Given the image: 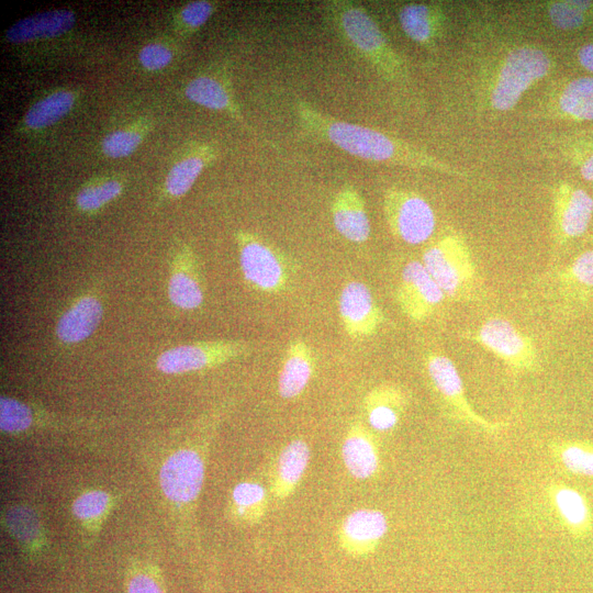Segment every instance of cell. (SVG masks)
<instances>
[{
	"label": "cell",
	"mask_w": 593,
	"mask_h": 593,
	"mask_svg": "<svg viewBox=\"0 0 593 593\" xmlns=\"http://www.w3.org/2000/svg\"><path fill=\"white\" fill-rule=\"evenodd\" d=\"M593 2L582 0L552 1L547 12L550 22L562 31H572L583 26L591 12Z\"/></svg>",
	"instance_id": "f546056e"
},
{
	"label": "cell",
	"mask_w": 593,
	"mask_h": 593,
	"mask_svg": "<svg viewBox=\"0 0 593 593\" xmlns=\"http://www.w3.org/2000/svg\"><path fill=\"white\" fill-rule=\"evenodd\" d=\"M240 270L244 279L256 290L278 294L291 282V266L286 256L260 237L237 233Z\"/></svg>",
	"instance_id": "5b68a950"
},
{
	"label": "cell",
	"mask_w": 593,
	"mask_h": 593,
	"mask_svg": "<svg viewBox=\"0 0 593 593\" xmlns=\"http://www.w3.org/2000/svg\"><path fill=\"white\" fill-rule=\"evenodd\" d=\"M558 105L568 118L593 121V76L571 80L562 89Z\"/></svg>",
	"instance_id": "484cf974"
},
{
	"label": "cell",
	"mask_w": 593,
	"mask_h": 593,
	"mask_svg": "<svg viewBox=\"0 0 593 593\" xmlns=\"http://www.w3.org/2000/svg\"><path fill=\"white\" fill-rule=\"evenodd\" d=\"M128 593H163L157 583L147 575L134 577L128 585Z\"/></svg>",
	"instance_id": "ab89813d"
},
{
	"label": "cell",
	"mask_w": 593,
	"mask_h": 593,
	"mask_svg": "<svg viewBox=\"0 0 593 593\" xmlns=\"http://www.w3.org/2000/svg\"><path fill=\"white\" fill-rule=\"evenodd\" d=\"M593 215V199L582 188L562 182L552 198V234L557 243L566 244L582 236Z\"/></svg>",
	"instance_id": "8fae6325"
},
{
	"label": "cell",
	"mask_w": 593,
	"mask_h": 593,
	"mask_svg": "<svg viewBox=\"0 0 593 593\" xmlns=\"http://www.w3.org/2000/svg\"><path fill=\"white\" fill-rule=\"evenodd\" d=\"M310 459V450L305 441L292 440L280 454L278 460L275 494L280 497L289 496L301 480Z\"/></svg>",
	"instance_id": "d4e9b609"
},
{
	"label": "cell",
	"mask_w": 593,
	"mask_h": 593,
	"mask_svg": "<svg viewBox=\"0 0 593 593\" xmlns=\"http://www.w3.org/2000/svg\"><path fill=\"white\" fill-rule=\"evenodd\" d=\"M425 367L434 388L457 419L488 433L502 428L501 423L488 421L471 406L460 373L448 356L429 351L425 357Z\"/></svg>",
	"instance_id": "9c48e42d"
},
{
	"label": "cell",
	"mask_w": 593,
	"mask_h": 593,
	"mask_svg": "<svg viewBox=\"0 0 593 593\" xmlns=\"http://www.w3.org/2000/svg\"><path fill=\"white\" fill-rule=\"evenodd\" d=\"M314 356L305 340L292 339L286 350L278 378V391L283 399L300 395L314 372Z\"/></svg>",
	"instance_id": "ac0fdd59"
},
{
	"label": "cell",
	"mask_w": 593,
	"mask_h": 593,
	"mask_svg": "<svg viewBox=\"0 0 593 593\" xmlns=\"http://www.w3.org/2000/svg\"><path fill=\"white\" fill-rule=\"evenodd\" d=\"M265 497L264 488L253 482L239 483L233 491V500L240 511H253L257 516L264 511Z\"/></svg>",
	"instance_id": "e575fe53"
},
{
	"label": "cell",
	"mask_w": 593,
	"mask_h": 593,
	"mask_svg": "<svg viewBox=\"0 0 593 593\" xmlns=\"http://www.w3.org/2000/svg\"><path fill=\"white\" fill-rule=\"evenodd\" d=\"M421 261L446 299L468 302L479 295L481 287L477 266L461 235L441 236L424 250Z\"/></svg>",
	"instance_id": "3957f363"
},
{
	"label": "cell",
	"mask_w": 593,
	"mask_h": 593,
	"mask_svg": "<svg viewBox=\"0 0 593 593\" xmlns=\"http://www.w3.org/2000/svg\"><path fill=\"white\" fill-rule=\"evenodd\" d=\"M446 299L422 261L411 260L402 268L395 290L401 312L412 322L430 317Z\"/></svg>",
	"instance_id": "30bf717a"
},
{
	"label": "cell",
	"mask_w": 593,
	"mask_h": 593,
	"mask_svg": "<svg viewBox=\"0 0 593 593\" xmlns=\"http://www.w3.org/2000/svg\"><path fill=\"white\" fill-rule=\"evenodd\" d=\"M404 34L422 45L434 41L443 27V12L436 4L411 2L400 8L398 13Z\"/></svg>",
	"instance_id": "44dd1931"
},
{
	"label": "cell",
	"mask_w": 593,
	"mask_h": 593,
	"mask_svg": "<svg viewBox=\"0 0 593 593\" xmlns=\"http://www.w3.org/2000/svg\"><path fill=\"white\" fill-rule=\"evenodd\" d=\"M171 303L182 310H195L203 303L204 292L194 254L184 247L176 257L168 280Z\"/></svg>",
	"instance_id": "2e32d148"
},
{
	"label": "cell",
	"mask_w": 593,
	"mask_h": 593,
	"mask_svg": "<svg viewBox=\"0 0 593 593\" xmlns=\"http://www.w3.org/2000/svg\"><path fill=\"white\" fill-rule=\"evenodd\" d=\"M404 393L396 387L382 384L374 388L366 399L368 422L379 432H388L396 426L404 410Z\"/></svg>",
	"instance_id": "cb8c5ba5"
},
{
	"label": "cell",
	"mask_w": 593,
	"mask_h": 593,
	"mask_svg": "<svg viewBox=\"0 0 593 593\" xmlns=\"http://www.w3.org/2000/svg\"><path fill=\"white\" fill-rule=\"evenodd\" d=\"M139 143L141 136L136 132L115 131L103 138L102 150L109 157H124L132 154Z\"/></svg>",
	"instance_id": "836d02e7"
},
{
	"label": "cell",
	"mask_w": 593,
	"mask_h": 593,
	"mask_svg": "<svg viewBox=\"0 0 593 593\" xmlns=\"http://www.w3.org/2000/svg\"><path fill=\"white\" fill-rule=\"evenodd\" d=\"M171 52L160 44H148L138 54L142 65L150 70L165 67L171 60Z\"/></svg>",
	"instance_id": "74e56055"
},
{
	"label": "cell",
	"mask_w": 593,
	"mask_h": 593,
	"mask_svg": "<svg viewBox=\"0 0 593 593\" xmlns=\"http://www.w3.org/2000/svg\"><path fill=\"white\" fill-rule=\"evenodd\" d=\"M33 423L31 409L14 399L2 396L0 400V427L8 433L22 432Z\"/></svg>",
	"instance_id": "1f68e13d"
},
{
	"label": "cell",
	"mask_w": 593,
	"mask_h": 593,
	"mask_svg": "<svg viewBox=\"0 0 593 593\" xmlns=\"http://www.w3.org/2000/svg\"><path fill=\"white\" fill-rule=\"evenodd\" d=\"M567 153L581 177L593 182V137L574 141Z\"/></svg>",
	"instance_id": "d590c367"
},
{
	"label": "cell",
	"mask_w": 593,
	"mask_h": 593,
	"mask_svg": "<svg viewBox=\"0 0 593 593\" xmlns=\"http://www.w3.org/2000/svg\"><path fill=\"white\" fill-rule=\"evenodd\" d=\"M295 114L300 126L309 135L351 156L382 164L459 174L457 169L409 143L369 126L337 120L306 101L295 103Z\"/></svg>",
	"instance_id": "6da1fadb"
},
{
	"label": "cell",
	"mask_w": 593,
	"mask_h": 593,
	"mask_svg": "<svg viewBox=\"0 0 593 593\" xmlns=\"http://www.w3.org/2000/svg\"><path fill=\"white\" fill-rule=\"evenodd\" d=\"M103 304L93 294L78 298L58 318L57 338L67 345L86 340L100 325Z\"/></svg>",
	"instance_id": "e0dca14e"
},
{
	"label": "cell",
	"mask_w": 593,
	"mask_h": 593,
	"mask_svg": "<svg viewBox=\"0 0 593 593\" xmlns=\"http://www.w3.org/2000/svg\"><path fill=\"white\" fill-rule=\"evenodd\" d=\"M342 454L346 468L355 478L367 479L378 469L379 457L376 444L370 434L359 424L348 432Z\"/></svg>",
	"instance_id": "7402d4cb"
},
{
	"label": "cell",
	"mask_w": 593,
	"mask_h": 593,
	"mask_svg": "<svg viewBox=\"0 0 593 593\" xmlns=\"http://www.w3.org/2000/svg\"><path fill=\"white\" fill-rule=\"evenodd\" d=\"M71 10H49L26 16L5 32V38L12 43H22L36 38L54 37L66 33L75 24Z\"/></svg>",
	"instance_id": "ffe728a7"
},
{
	"label": "cell",
	"mask_w": 593,
	"mask_h": 593,
	"mask_svg": "<svg viewBox=\"0 0 593 593\" xmlns=\"http://www.w3.org/2000/svg\"><path fill=\"white\" fill-rule=\"evenodd\" d=\"M186 96L193 102L211 110L231 108V98L224 85L210 76H199L186 87Z\"/></svg>",
	"instance_id": "f1b7e54d"
},
{
	"label": "cell",
	"mask_w": 593,
	"mask_h": 593,
	"mask_svg": "<svg viewBox=\"0 0 593 593\" xmlns=\"http://www.w3.org/2000/svg\"><path fill=\"white\" fill-rule=\"evenodd\" d=\"M551 68L549 55L540 48L523 46L503 59L490 90V102L497 111H508L522 96Z\"/></svg>",
	"instance_id": "277c9868"
},
{
	"label": "cell",
	"mask_w": 593,
	"mask_h": 593,
	"mask_svg": "<svg viewBox=\"0 0 593 593\" xmlns=\"http://www.w3.org/2000/svg\"><path fill=\"white\" fill-rule=\"evenodd\" d=\"M69 91H57L34 103L25 113L24 121L32 128H42L57 122L72 107Z\"/></svg>",
	"instance_id": "83f0119b"
},
{
	"label": "cell",
	"mask_w": 593,
	"mask_h": 593,
	"mask_svg": "<svg viewBox=\"0 0 593 593\" xmlns=\"http://www.w3.org/2000/svg\"><path fill=\"white\" fill-rule=\"evenodd\" d=\"M323 8L339 36L379 75L388 80H400L406 76L404 60L362 5L337 0L328 1Z\"/></svg>",
	"instance_id": "7a4b0ae2"
},
{
	"label": "cell",
	"mask_w": 593,
	"mask_h": 593,
	"mask_svg": "<svg viewBox=\"0 0 593 593\" xmlns=\"http://www.w3.org/2000/svg\"><path fill=\"white\" fill-rule=\"evenodd\" d=\"M214 7L208 1H193L186 4L180 12L181 20L190 27H199L211 16Z\"/></svg>",
	"instance_id": "f35d334b"
},
{
	"label": "cell",
	"mask_w": 593,
	"mask_h": 593,
	"mask_svg": "<svg viewBox=\"0 0 593 593\" xmlns=\"http://www.w3.org/2000/svg\"><path fill=\"white\" fill-rule=\"evenodd\" d=\"M578 60L585 70L593 72V43L585 44L579 49Z\"/></svg>",
	"instance_id": "60d3db41"
},
{
	"label": "cell",
	"mask_w": 593,
	"mask_h": 593,
	"mask_svg": "<svg viewBox=\"0 0 593 593\" xmlns=\"http://www.w3.org/2000/svg\"><path fill=\"white\" fill-rule=\"evenodd\" d=\"M548 493L555 511L570 535L583 538L591 534L592 511L579 491L562 483H555Z\"/></svg>",
	"instance_id": "d6986e66"
},
{
	"label": "cell",
	"mask_w": 593,
	"mask_h": 593,
	"mask_svg": "<svg viewBox=\"0 0 593 593\" xmlns=\"http://www.w3.org/2000/svg\"><path fill=\"white\" fill-rule=\"evenodd\" d=\"M121 191L119 181L109 180L81 189L76 197V203L83 211H93L113 200Z\"/></svg>",
	"instance_id": "d6a6232c"
},
{
	"label": "cell",
	"mask_w": 593,
	"mask_h": 593,
	"mask_svg": "<svg viewBox=\"0 0 593 593\" xmlns=\"http://www.w3.org/2000/svg\"><path fill=\"white\" fill-rule=\"evenodd\" d=\"M203 473V462L195 451L179 450L160 469L161 489L171 501H192L201 489Z\"/></svg>",
	"instance_id": "4fadbf2b"
},
{
	"label": "cell",
	"mask_w": 593,
	"mask_h": 593,
	"mask_svg": "<svg viewBox=\"0 0 593 593\" xmlns=\"http://www.w3.org/2000/svg\"><path fill=\"white\" fill-rule=\"evenodd\" d=\"M244 340H208L186 344L163 351L156 359L159 371L168 374L200 371L253 353Z\"/></svg>",
	"instance_id": "ba28073f"
},
{
	"label": "cell",
	"mask_w": 593,
	"mask_h": 593,
	"mask_svg": "<svg viewBox=\"0 0 593 593\" xmlns=\"http://www.w3.org/2000/svg\"><path fill=\"white\" fill-rule=\"evenodd\" d=\"M387 530V517L380 511L358 510L344 521L340 544L350 555L366 556L377 548Z\"/></svg>",
	"instance_id": "9a60e30c"
},
{
	"label": "cell",
	"mask_w": 593,
	"mask_h": 593,
	"mask_svg": "<svg viewBox=\"0 0 593 593\" xmlns=\"http://www.w3.org/2000/svg\"><path fill=\"white\" fill-rule=\"evenodd\" d=\"M383 212L391 233L405 244L419 245L435 231L433 208L414 191L388 189L383 197Z\"/></svg>",
	"instance_id": "52a82bcc"
},
{
	"label": "cell",
	"mask_w": 593,
	"mask_h": 593,
	"mask_svg": "<svg viewBox=\"0 0 593 593\" xmlns=\"http://www.w3.org/2000/svg\"><path fill=\"white\" fill-rule=\"evenodd\" d=\"M466 338L492 353L514 372L534 371L538 366L534 340L508 320L490 317L468 332Z\"/></svg>",
	"instance_id": "8992f818"
},
{
	"label": "cell",
	"mask_w": 593,
	"mask_h": 593,
	"mask_svg": "<svg viewBox=\"0 0 593 593\" xmlns=\"http://www.w3.org/2000/svg\"><path fill=\"white\" fill-rule=\"evenodd\" d=\"M338 311L343 327L353 339L373 336L385 321L370 289L360 281H349L343 287Z\"/></svg>",
	"instance_id": "7c38bea8"
},
{
	"label": "cell",
	"mask_w": 593,
	"mask_h": 593,
	"mask_svg": "<svg viewBox=\"0 0 593 593\" xmlns=\"http://www.w3.org/2000/svg\"><path fill=\"white\" fill-rule=\"evenodd\" d=\"M555 459L573 474L593 479V444L586 440H559L551 445Z\"/></svg>",
	"instance_id": "4316f807"
},
{
	"label": "cell",
	"mask_w": 593,
	"mask_h": 593,
	"mask_svg": "<svg viewBox=\"0 0 593 593\" xmlns=\"http://www.w3.org/2000/svg\"><path fill=\"white\" fill-rule=\"evenodd\" d=\"M109 496L102 491H92L79 496L72 504L74 513L79 518L99 516L107 507Z\"/></svg>",
	"instance_id": "8d00e7d4"
},
{
	"label": "cell",
	"mask_w": 593,
	"mask_h": 593,
	"mask_svg": "<svg viewBox=\"0 0 593 593\" xmlns=\"http://www.w3.org/2000/svg\"><path fill=\"white\" fill-rule=\"evenodd\" d=\"M206 157L193 155L171 168L166 179V189L174 197L184 194L205 166Z\"/></svg>",
	"instance_id": "4dcf8cb0"
},
{
	"label": "cell",
	"mask_w": 593,
	"mask_h": 593,
	"mask_svg": "<svg viewBox=\"0 0 593 593\" xmlns=\"http://www.w3.org/2000/svg\"><path fill=\"white\" fill-rule=\"evenodd\" d=\"M336 231L347 240L361 244L370 236V221L359 190L351 184L340 188L332 201Z\"/></svg>",
	"instance_id": "5bb4252c"
},
{
	"label": "cell",
	"mask_w": 593,
	"mask_h": 593,
	"mask_svg": "<svg viewBox=\"0 0 593 593\" xmlns=\"http://www.w3.org/2000/svg\"><path fill=\"white\" fill-rule=\"evenodd\" d=\"M559 291L568 300L586 303L593 295V248L574 257L556 276Z\"/></svg>",
	"instance_id": "603a6c76"
}]
</instances>
